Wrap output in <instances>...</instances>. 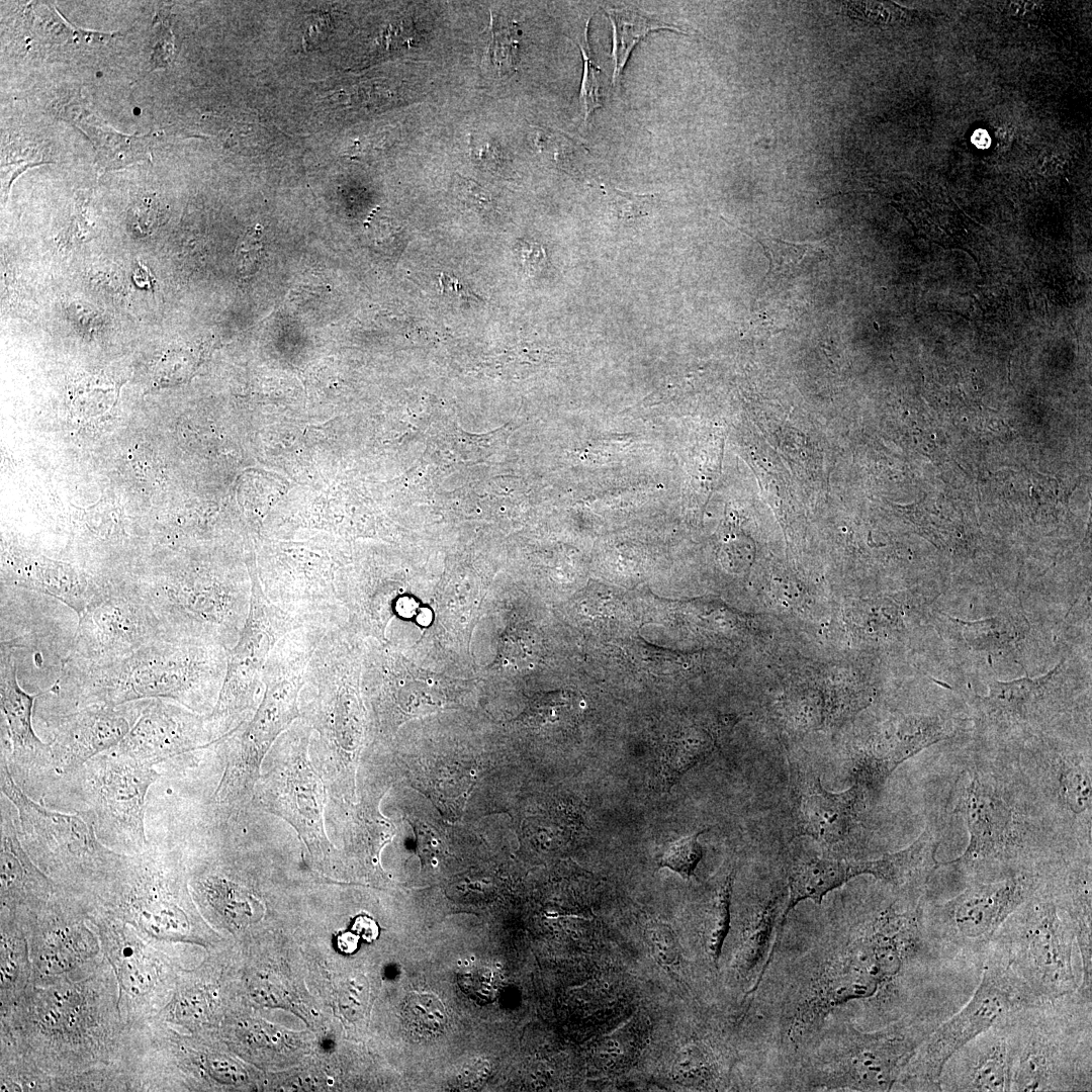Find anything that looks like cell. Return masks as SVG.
<instances>
[{
  "label": "cell",
  "mask_w": 1092,
  "mask_h": 1092,
  "mask_svg": "<svg viewBox=\"0 0 1092 1092\" xmlns=\"http://www.w3.org/2000/svg\"><path fill=\"white\" fill-rule=\"evenodd\" d=\"M925 898L898 895L845 927L824 932L798 963L780 1017L782 1042L810 1045L835 1009L869 1002L886 1013L901 1008L910 972L946 958L924 922Z\"/></svg>",
  "instance_id": "6da1fadb"
},
{
  "label": "cell",
  "mask_w": 1092,
  "mask_h": 1092,
  "mask_svg": "<svg viewBox=\"0 0 1092 1092\" xmlns=\"http://www.w3.org/2000/svg\"><path fill=\"white\" fill-rule=\"evenodd\" d=\"M130 1028L122 1019L113 971L98 962L32 983L1 1013V1051L52 1081L53 1091L125 1090Z\"/></svg>",
  "instance_id": "7a4b0ae2"
},
{
  "label": "cell",
  "mask_w": 1092,
  "mask_h": 1092,
  "mask_svg": "<svg viewBox=\"0 0 1092 1092\" xmlns=\"http://www.w3.org/2000/svg\"><path fill=\"white\" fill-rule=\"evenodd\" d=\"M956 809L966 822L965 851L940 866L970 882H991L1074 855L1062 843L1011 756L975 746L959 776Z\"/></svg>",
  "instance_id": "3957f363"
},
{
  "label": "cell",
  "mask_w": 1092,
  "mask_h": 1092,
  "mask_svg": "<svg viewBox=\"0 0 1092 1092\" xmlns=\"http://www.w3.org/2000/svg\"><path fill=\"white\" fill-rule=\"evenodd\" d=\"M226 664L228 650L219 645L173 640H158L101 662L66 656L55 684L40 692L41 699L55 704L40 715L147 699H165L208 714L216 703Z\"/></svg>",
  "instance_id": "277c9868"
},
{
  "label": "cell",
  "mask_w": 1092,
  "mask_h": 1092,
  "mask_svg": "<svg viewBox=\"0 0 1092 1092\" xmlns=\"http://www.w3.org/2000/svg\"><path fill=\"white\" fill-rule=\"evenodd\" d=\"M153 610L167 640L219 645L228 651L245 627L252 579L243 573L168 564L122 572Z\"/></svg>",
  "instance_id": "5b68a950"
},
{
  "label": "cell",
  "mask_w": 1092,
  "mask_h": 1092,
  "mask_svg": "<svg viewBox=\"0 0 1092 1092\" xmlns=\"http://www.w3.org/2000/svg\"><path fill=\"white\" fill-rule=\"evenodd\" d=\"M330 627L303 624L287 632L271 650L263 670L262 699L249 721L219 741L225 746L223 775L213 794L220 806L247 799L261 762L278 736L300 718L299 696L309 660Z\"/></svg>",
  "instance_id": "8992f818"
},
{
  "label": "cell",
  "mask_w": 1092,
  "mask_h": 1092,
  "mask_svg": "<svg viewBox=\"0 0 1092 1092\" xmlns=\"http://www.w3.org/2000/svg\"><path fill=\"white\" fill-rule=\"evenodd\" d=\"M975 746L1012 755L1026 743L1049 735L1076 734L1079 714L1090 715V692L1072 681L1063 658L1036 677L991 680L986 695L970 701Z\"/></svg>",
  "instance_id": "52a82bcc"
},
{
  "label": "cell",
  "mask_w": 1092,
  "mask_h": 1092,
  "mask_svg": "<svg viewBox=\"0 0 1092 1092\" xmlns=\"http://www.w3.org/2000/svg\"><path fill=\"white\" fill-rule=\"evenodd\" d=\"M1011 1091L1091 1089V1004L1076 996L1023 1007L1006 1020Z\"/></svg>",
  "instance_id": "ba28073f"
},
{
  "label": "cell",
  "mask_w": 1092,
  "mask_h": 1092,
  "mask_svg": "<svg viewBox=\"0 0 1092 1092\" xmlns=\"http://www.w3.org/2000/svg\"><path fill=\"white\" fill-rule=\"evenodd\" d=\"M0 769L1 791L17 812L19 838L31 859L61 891L79 899L92 895L115 873L125 853L99 839L88 811H53L29 798L4 755Z\"/></svg>",
  "instance_id": "9c48e42d"
},
{
  "label": "cell",
  "mask_w": 1092,
  "mask_h": 1092,
  "mask_svg": "<svg viewBox=\"0 0 1092 1092\" xmlns=\"http://www.w3.org/2000/svg\"><path fill=\"white\" fill-rule=\"evenodd\" d=\"M1076 948L1072 923L1057 904L1044 873L1038 889L1007 917L984 953L1005 967L1040 1004L1076 995L1080 986Z\"/></svg>",
  "instance_id": "30bf717a"
},
{
  "label": "cell",
  "mask_w": 1092,
  "mask_h": 1092,
  "mask_svg": "<svg viewBox=\"0 0 1092 1092\" xmlns=\"http://www.w3.org/2000/svg\"><path fill=\"white\" fill-rule=\"evenodd\" d=\"M936 1026L918 1016L901 1018L875 1031L845 1022L810 1044L813 1050L803 1060L799 1090L890 1091Z\"/></svg>",
  "instance_id": "8fae6325"
},
{
  "label": "cell",
  "mask_w": 1092,
  "mask_h": 1092,
  "mask_svg": "<svg viewBox=\"0 0 1092 1092\" xmlns=\"http://www.w3.org/2000/svg\"><path fill=\"white\" fill-rule=\"evenodd\" d=\"M1010 756L1065 847L1091 853V741L1076 734L1049 735Z\"/></svg>",
  "instance_id": "7c38bea8"
},
{
  "label": "cell",
  "mask_w": 1092,
  "mask_h": 1092,
  "mask_svg": "<svg viewBox=\"0 0 1092 1092\" xmlns=\"http://www.w3.org/2000/svg\"><path fill=\"white\" fill-rule=\"evenodd\" d=\"M81 902L87 913L127 923L161 943L185 937L191 926L175 858L155 848L125 854L111 878Z\"/></svg>",
  "instance_id": "4fadbf2b"
},
{
  "label": "cell",
  "mask_w": 1092,
  "mask_h": 1092,
  "mask_svg": "<svg viewBox=\"0 0 1092 1092\" xmlns=\"http://www.w3.org/2000/svg\"><path fill=\"white\" fill-rule=\"evenodd\" d=\"M982 959L981 981L970 1000L926 1036L905 1067L898 1083L907 1089L941 1091L943 1067L958 1050L1015 1011L1035 1004L999 962L987 953Z\"/></svg>",
  "instance_id": "5bb4252c"
},
{
  "label": "cell",
  "mask_w": 1092,
  "mask_h": 1092,
  "mask_svg": "<svg viewBox=\"0 0 1092 1092\" xmlns=\"http://www.w3.org/2000/svg\"><path fill=\"white\" fill-rule=\"evenodd\" d=\"M349 646L340 626L322 637L307 665L300 692V718L317 733L328 772L351 751L362 732V713L352 675Z\"/></svg>",
  "instance_id": "9a60e30c"
},
{
  "label": "cell",
  "mask_w": 1092,
  "mask_h": 1092,
  "mask_svg": "<svg viewBox=\"0 0 1092 1092\" xmlns=\"http://www.w3.org/2000/svg\"><path fill=\"white\" fill-rule=\"evenodd\" d=\"M1045 868L991 882H970L953 898L924 905L930 937L959 958L982 957L999 927L1041 885Z\"/></svg>",
  "instance_id": "2e32d148"
},
{
  "label": "cell",
  "mask_w": 1092,
  "mask_h": 1092,
  "mask_svg": "<svg viewBox=\"0 0 1092 1092\" xmlns=\"http://www.w3.org/2000/svg\"><path fill=\"white\" fill-rule=\"evenodd\" d=\"M74 774L79 775L87 811L99 839L125 854L149 848L145 831L146 798L150 787L160 778L154 766L108 750Z\"/></svg>",
  "instance_id": "e0dca14e"
},
{
  "label": "cell",
  "mask_w": 1092,
  "mask_h": 1092,
  "mask_svg": "<svg viewBox=\"0 0 1092 1092\" xmlns=\"http://www.w3.org/2000/svg\"><path fill=\"white\" fill-rule=\"evenodd\" d=\"M251 605L237 643L228 651L225 675L207 719L222 738L246 723L257 709L267 658L274 645L304 623L271 604L252 576Z\"/></svg>",
  "instance_id": "ac0fdd59"
},
{
  "label": "cell",
  "mask_w": 1092,
  "mask_h": 1092,
  "mask_svg": "<svg viewBox=\"0 0 1092 1092\" xmlns=\"http://www.w3.org/2000/svg\"><path fill=\"white\" fill-rule=\"evenodd\" d=\"M97 588L72 638L68 657L101 662L167 640L153 610L123 575L96 580Z\"/></svg>",
  "instance_id": "d6986e66"
},
{
  "label": "cell",
  "mask_w": 1092,
  "mask_h": 1092,
  "mask_svg": "<svg viewBox=\"0 0 1092 1092\" xmlns=\"http://www.w3.org/2000/svg\"><path fill=\"white\" fill-rule=\"evenodd\" d=\"M118 988V1004L128 1027L153 1019L169 1002V967L161 942L127 923L89 914Z\"/></svg>",
  "instance_id": "ffe728a7"
},
{
  "label": "cell",
  "mask_w": 1092,
  "mask_h": 1092,
  "mask_svg": "<svg viewBox=\"0 0 1092 1092\" xmlns=\"http://www.w3.org/2000/svg\"><path fill=\"white\" fill-rule=\"evenodd\" d=\"M311 735L304 721L286 731L273 766L261 781L259 800L290 823L311 852L324 854L331 843L324 828L325 786L308 758Z\"/></svg>",
  "instance_id": "44dd1931"
},
{
  "label": "cell",
  "mask_w": 1092,
  "mask_h": 1092,
  "mask_svg": "<svg viewBox=\"0 0 1092 1092\" xmlns=\"http://www.w3.org/2000/svg\"><path fill=\"white\" fill-rule=\"evenodd\" d=\"M18 919L26 931L35 976L71 974L103 958L85 907L60 889L39 910Z\"/></svg>",
  "instance_id": "7402d4cb"
},
{
  "label": "cell",
  "mask_w": 1092,
  "mask_h": 1092,
  "mask_svg": "<svg viewBox=\"0 0 1092 1092\" xmlns=\"http://www.w3.org/2000/svg\"><path fill=\"white\" fill-rule=\"evenodd\" d=\"M145 702L89 705L39 715L51 735V771L73 775L93 757L117 746L138 720Z\"/></svg>",
  "instance_id": "603a6c76"
},
{
  "label": "cell",
  "mask_w": 1092,
  "mask_h": 1092,
  "mask_svg": "<svg viewBox=\"0 0 1092 1092\" xmlns=\"http://www.w3.org/2000/svg\"><path fill=\"white\" fill-rule=\"evenodd\" d=\"M219 736L206 714L165 699H147L138 720L114 752L154 766L216 743Z\"/></svg>",
  "instance_id": "cb8c5ba5"
},
{
  "label": "cell",
  "mask_w": 1092,
  "mask_h": 1092,
  "mask_svg": "<svg viewBox=\"0 0 1092 1092\" xmlns=\"http://www.w3.org/2000/svg\"><path fill=\"white\" fill-rule=\"evenodd\" d=\"M954 734L953 719L940 711L912 714L892 721L852 752L853 781L875 797L901 763Z\"/></svg>",
  "instance_id": "d4e9b609"
},
{
  "label": "cell",
  "mask_w": 1092,
  "mask_h": 1092,
  "mask_svg": "<svg viewBox=\"0 0 1092 1092\" xmlns=\"http://www.w3.org/2000/svg\"><path fill=\"white\" fill-rule=\"evenodd\" d=\"M870 793L853 783L849 789L834 793L823 788L818 776L800 777L795 800L798 830L812 839L833 845L847 839L860 823Z\"/></svg>",
  "instance_id": "484cf974"
},
{
  "label": "cell",
  "mask_w": 1092,
  "mask_h": 1092,
  "mask_svg": "<svg viewBox=\"0 0 1092 1092\" xmlns=\"http://www.w3.org/2000/svg\"><path fill=\"white\" fill-rule=\"evenodd\" d=\"M39 694H28L19 686L13 651L1 645L0 699L6 721L5 739L9 742V751L2 746V755L10 770L18 776H37L51 770L50 744L37 737L32 726L34 701Z\"/></svg>",
  "instance_id": "4316f807"
},
{
  "label": "cell",
  "mask_w": 1092,
  "mask_h": 1092,
  "mask_svg": "<svg viewBox=\"0 0 1092 1092\" xmlns=\"http://www.w3.org/2000/svg\"><path fill=\"white\" fill-rule=\"evenodd\" d=\"M1006 1020L949 1058L940 1076L941 1091H1011L1012 1046Z\"/></svg>",
  "instance_id": "83f0119b"
},
{
  "label": "cell",
  "mask_w": 1092,
  "mask_h": 1092,
  "mask_svg": "<svg viewBox=\"0 0 1092 1092\" xmlns=\"http://www.w3.org/2000/svg\"><path fill=\"white\" fill-rule=\"evenodd\" d=\"M1045 883L1075 932L1081 961V981L1076 995L1091 1003V853L1075 854L1053 862L1045 871Z\"/></svg>",
  "instance_id": "f1b7e54d"
},
{
  "label": "cell",
  "mask_w": 1092,
  "mask_h": 1092,
  "mask_svg": "<svg viewBox=\"0 0 1092 1092\" xmlns=\"http://www.w3.org/2000/svg\"><path fill=\"white\" fill-rule=\"evenodd\" d=\"M1 912L23 918L39 910L58 886L31 859L19 838L9 806L1 804Z\"/></svg>",
  "instance_id": "f546056e"
},
{
  "label": "cell",
  "mask_w": 1092,
  "mask_h": 1092,
  "mask_svg": "<svg viewBox=\"0 0 1092 1092\" xmlns=\"http://www.w3.org/2000/svg\"><path fill=\"white\" fill-rule=\"evenodd\" d=\"M932 616L948 639L967 651L988 656L1015 652L1030 630L1029 622L1020 606L974 621L952 618L937 610Z\"/></svg>",
  "instance_id": "4dcf8cb0"
},
{
  "label": "cell",
  "mask_w": 1092,
  "mask_h": 1092,
  "mask_svg": "<svg viewBox=\"0 0 1092 1092\" xmlns=\"http://www.w3.org/2000/svg\"><path fill=\"white\" fill-rule=\"evenodd\" d=\"M2 584L29 588L58 599L78 616L84 611L97 588L92 574L68 565L22 556L10 561L2 574Z\"/></svg>",
  "instance_id": "1f68e13d"
},
{
  "label": "cell",
  "mask_w": 1092,
  "mask_h": 1092,
  "mask_svg": "<svg viewBox=\"0 0 1092 1092\" xmlns=\"http://www.w3.org/2000/svg\"><path fill=\"white\" fill-rule=\"evenodd\" d=\"M873 859H844L823 856H809L794 860L788 868V898L783 913L780 933L789 914L802 901L812 900L821 904L829 892L839 888L849 880L861 875H874Z\"/></svg>",
  "instance_id": "d6a6232c"
},
{
  "label": "cell",
  "mask_w": 1092,
  "mask_h": 1092,
  "mask_svg": "<svg viewBox=\"0 0 1092 1092\" xmlns=\"http://www.w3.org/2000/svg\"><path fill=\"white\" fill-rule=\"evenodd\" d=\"M1 1013L10 1009L32 983L29 943L21 921L1 912Z\"/></svg>",
  "instance_id": "836d02e7"
},
{
  "label": "cell",
  "mask_w": 1092,
  "mask_h": 1092,
  "mask_svg": "<svg viewBox=\"0 0 1092 1092\" xmlns=\"http://www.w3.org/2000/svg\"><path fill=\"white\" fill-rule=\"evenodd\" d=\"M613 26V86H617L623 69L634 47L649 32L656 29H675L677 27L654 17L644 15L629 8H614L607 11Z\"/></svg>",
  "instance_id": "e575fe53"
},
{
  "label": "cell",
  "mask_w": 1092,
  "mask_h": 1092,
  "mask_svg": "<svg viewBox=\"0 0 1092 1092\" xmlns=\"http://www.w3.org/2000/svg\"><path fill=\"white\" fill-rule=\"evenodd\" d=\"M712 739L700 731H689L668 742L658 760V777L663 788L671 787L689 769L713 750Z\"/></svg>",
  "instance_id": "d590c367"
},
{
  "label": "cell",
  "mask_w": 1092,
  "mask_h": 1092,
  "mask_svg": "<svg viewBox=\"0 0 1092 1092\" xmlns=\"http://www.w3.org/2000/svg\"><path fill=\"white\" fill-rule=\"evenodd\" d=\"M734 872H730L716 891L701 930L703 947L710 962L717 965L731 922V896Z\"/></svg>",
  "instance_id": "8d00e7d4"
},
{
  "label": "cell",
  "mask_w": 1092,
  "mask_h": 1092,
  "mask_svg": "<svg viewBox=\"0 0 1092 1092\" xmlns=\"http://www.w3.org/2000/svg\"><path fill=\"white\" fill-rule=\"evenodd\" d=\"M401 1017L405 1029L414 1037L426 1040L438 1036L447 1021L441 1001L425 993H413L405 999Z\"/></svg>",
  "instance_id": "74e56055"
},
{
  "label": "cell",
  "mask_w": 1092,
  "mask_h": 1092,
  "mask_svg": "<svg viewBox=\"0 0 1092 1092\" xmlns=\"http://www.w3.org/2000/svg\"><path fill=\"white\" fill-rule=\"evenodd\" d=\"M751 237L764 249L769 260L768 274L771 276H796L812 262L820 261L819 243L795 244L772 238Z\"/></svg>",
  "instance_id": "f35d334b"
},
{
  "label": "cell",
  "mask_w": 1092,
  "mask_h": 1092,
  "mask_svg": "<svg viewBox=\"0 0 1092 1092\" xmlns=\"http://www.w3.org/2000/svg\"><path fill=\"white\" fill-rule=\"evenodd\" d=\"M718 1066L714 1052L701 1041L685 1044L675 1055L673 1078L693 1085H707L717 1078Z\"/></svg>",
  "instance_id": "ab89813d"
},
{
  "label": "cell",
  "mask_w": 1092,
  "mask_h": 1092,
  "mask_svg": "<svg viewBox=\"0 0 1092 1092\" xmlns=\"http://www.w3.org/2000/svg\"><path fill=\"white\" fill-rule=\"evenodd\" d=\"M579 706L578 697L570 691L541 694L531 701L526 719L535 726L566 722L576 716Z\"/></svg>",
  "instance_id": "60d3db41"
},
{
  "label": "cell",
  "mask_w": 1092,
  "mask_h": 1092,
  "mask_svg": "<svg viewBox=\"0 0 1092 1092\" xmlns=\"http://www.w3.org/2000/svg\"><path fill=\"white\" fill-rule=\"evenodd\" d=\"M490 31L488 55L492 66L499 75L514 72L519 59L517 26L502 16L494 18L491 15Z\"/></svg>",
  "instance_id": "b9f144b4"
},
{
  "label": "cell",
  "mask_w": 1092,
  "mask_h": 1092,
  "mask_svg": "<svg viewBox=\"0 0 1092 1092\" xmlns=\"http://www.w3.org/2000/svg\"><path fill=\"white\" fill-rule=\"evenodd\" d=\"M703 832L705 830L665 843L657 856L658 866L689 880L703 857V847L698 840Z\"/></svg>",
  "instance_id": "7bdbcfd3"
},
{
  "label": "cell",
  "mask_w": 1092,
  "mask_h": 1092,
  "mask_svg": "<svg viewBox=\"0 0 1092 1092\" xmlns=\"http://www.w3.org/2000/svg\"><path fill=\"white\" fill-rule=\"evenodd\" d=\"M457 978L461 990L480 1003L493 1001L498 996L503 985L502 976L497 971L479 964L463 968Z\"/></svg>",
  "instance_id": "ee69618b"
},
{
  "label": "cell",
  "mask_w": 1092,
  "mask_h": 1092,
  "mask_svg": "<svg viewBox=\"0 0 1092 1092\" xmlns=\"http://www.w3.org/2000/svg\"><path fill=\"white\" fill-rule=\"evenodd\" d=\"M645 938L652 958L661 966L679 964L680 944L675 932L666 923L653 921L646 926Z\"/></svg>",
  "instance_id": "f6af8a7d"
},
{
  "label": "cell",
  "mask_w": 1092,
  "mask_h": 1092,
  "mask_svg": "<svg viewBox=\"0 0 1092 1092\" xmlns=\"http://www.w3.org/2000/svg\"><path fill=\"white\" fill-rule=\"evenodd\" d=\"M583 58V74L580 87L579 101L583 109L584 121L597 108L603 106L601 72L592 59L589 50L578 42Z\"/></svg>",
  "instance_id": "bcb514c9"
},
{
  "label": "cell",
  "mask_w": 1092,
  "mask_h": 1092,
  "mask_svg": "<svg viewBox=\"0 0 1092 1092\" xmlns=\"http://www.w3.org/2000/svg\"><path fill=\"white\" fill-rule=\"evenodd\" d=\"M453 189L459 201L474 212L489 215L494 211L495 200L492 195L476 182L456 176Z\"/></svg>",
  "instance_id": "7dc6e473"
},
{
  "label": "cell",
  "mask_w": 1092,
  "mask_h": 1092,
  "mask_svg": "<svg viewBox=\"0 0 1092 1092\" xmlns=\"http://www.w3.org/2000/svg\"><path fill=\"white\" fill-rule=\"evenodd\" d=\"M620 1031L604 1038L596 1049L597 1056L605 1066L621 1065L632 1055L633 1035L625 1030Z\"/></svg>",
  "instance_id": "c3c4849f"
},
{
  "label": "cell",
  "mask_w": 1092,
  "mask_h": 1092,
  "mask_svg": "<svg viewBox=\"0 0 1092 1092\" xmlns=\"http://www.w3.org/2000/svg\"><path fill=\"white\" fill-rule=\"evenodd\" d=\"M159 222V201L146 197L138 201L128 212L129 229L139 236L150 234Z\"/></svg>",
  "instance_id": "681fc988"
},
{
  "label": "cell",
  "mask_w": 1092,
  "mask_h": 1092,
  "mask_svg": "<svg viewBox=\"0 0 1092 1092\" xmlns=\"http://www.w3.org/2000/svg\"><path fill=\"white\" fill-rule=\"evenodd\" d=\"M613 193L614 205L619 216L623 218L633 219L643 216L648 213L651 207L653 198L649 195H637L619 189H613Z\"/></svg>",
  "instance_id": "f907efd6"
},
{
  "label": "cell",
  "mask_w": 1092,
  "mask_h": 1092,
  "mask_svg": "<svg viewBox=\"0 0 1092 1092\" xmlns=\"http://www.w3.org/2000/svg\"><path fill=\"white\" fill-rule=\"evenodd\" d=\"M260 254L261 246L256 235L248 236L242 243L237 256L239 271L247 276L254 273Z\"/></svg>",
  "instance_id": "816d5d0a"
},
{
  "label": "cell",
  "mask_w": 1092,
  "mask_h": 1092,
  "mask_svg": "<svg viewBox=\"0 0 1092 1092\" xmlns=\"http://www.w3.org/2000/svg\"><path fill=\"white\" fill-rule=\"evenodd\" d=\"M471 154L473 159L485 165L499 164L503 158L499 147L482 135L471 139Z\"/></svg>",
  "instance_id": "f5cc1de1"
},
{
  "label": "cell",
  "mask_w": 1092,
  "mask_h": 1092,
  "mask_svg": "<svg viewBox=\"0 0 1092 1092\" xmlns=\"http://www.w3.org/2000/svg\"><path fill=\"white\" fill-rule=\"evenodd\" d=\"M352 931L370 942L376 939L379 929L372 918L361 915L355 918L352 924Z\"/></svg>",
  "instance_id": "db71d44e"
},
{
  "label": "cell",
  "mask_w": 1092,
  "mask_h": 1092,
  "mask_svg": "<svg viewBox=\"0 0 1092 1092\" xmlns=\"http://www.w3.org/2000/svg\"><path fill=\"white\" fill-rule=\"evenodd\" d=\"M359 935L354 931L345 932L337 937L338 948L345 953H352L357 949Z\"/></svg>",
  "instance_id": "11a10c76"
},
{
  "label": "cell",
  "mask_w": 1092,
  "mask_h": 1092,
  "mask_svg": "<svg viewBox=\"0 0 1092 1092\" xmlns=\"http://www.w3.org/2000/svg\"><path fill=\"white\" fill-rule=\"evenodd\" d=\"M417 605L413 599L399 598L395 603V611L401 617H410L415 614Z\"/></svg>",
  "instance_id": "9f6ffc18"
},
{
  "label": "cell",
  "mask_w": 1092,
  "mask_h": 1092,
  "mask_svg": "<svg viewBox=\"0 0 1092 1092\" xmlns=\"http://www.w3.org/2000/svg\"><path fill=\"white\" fill-rule=\"evenodd\" d=\"M971 141L978 149H987L991 145V138L988 131L983 128L976 129Z\"/></svg>",
  "instance_id": "6f0895ef"
}]
</instances>
